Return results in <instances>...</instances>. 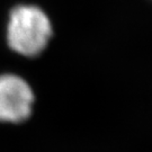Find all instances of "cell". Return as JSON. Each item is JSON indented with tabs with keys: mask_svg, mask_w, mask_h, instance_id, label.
Masks as SVG:
<instances>
[{
	"mask_svg": "<svg viewBox=\"0 0 152 152\" xmlns=\"http://www.w3.org/2000/svg\"><path fill=\"white\" fill-rule=\"evenodd\" d=\"M52 35L49 18L36 7H18L8 26V42L23 55H35L46 46Z\"/></svg>",
	"mask_w": 152,
	"mask_h": 152,
	"instance_id": "cell-1",
	"label": "cell"
},
{
	"mask_svg": "<svg viewBox=\"0 0 152 152\" xmlns=\"http://www.w3.org/2000/svg\"><path fill=\"white\" fill-rule=\"evenodd\" d=\"M33 100L32 89L22 78L0 77V121L17 123L26 120L32 112Z\"/></svg>",
	"mask_w": 152,
	"mask_h": 152,
	"instance_id": "cell-2",
	"label": "cell"
}]
</instances>
